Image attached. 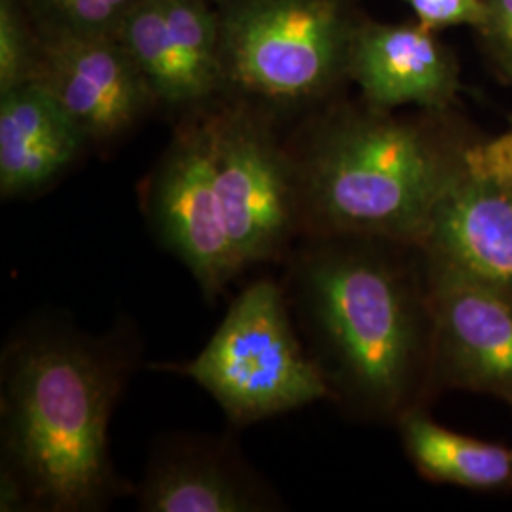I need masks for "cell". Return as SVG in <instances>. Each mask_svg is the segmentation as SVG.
I'll return each instance as SVG.
<instances>
[{
  "label": "cell",
  "mask_w": 512,
  "mask_h": 512,
  "mask_svg": "<svg viewBox=\"0 0 512 512\" xmlns=\"http://www.w3.org/2000/svg\"><path fill=\"white\" fill-rule=\"evenodd\" d=\"M291 255L289 306L330 399L395 421L433 397V315L423 251L384 239L306 238Z\"/></svg>",
  "instance_id": "6da1fadb"
},
{
  "label": "cell",
  "mask_w": 512,
  "mask_h": 512,
  "mask_svg": "<svg viewBox=\"0 0 512 512\" xmlns=\"http://www.w3.org/2000/svg\"><path fill=\"white\" fill-rule=\"evenodd\" d=\"M128 351L69 330L21 336L2 361V511H97L120 492L109 423Z\"/></svg>",
  "instance_id": "7a4b0ae2"
},
{
  "label": "cell",
  "mask_w": 512,
  "mask_h": 512,
  "mask_svg": "<svg viewBox=\"0 0 512 512\" xmlns=\"http://www.w3.org/2000/svg\"><path fill=\"white\" fill-rule=\"evenodd\" d=\"M467 145L389 116L342 112L293 156L300 236L384 239L420 247Z\"/></svg>",
  "instance_id": "3957f363"
},
{
  "label": "cell",
  "mask_w": 512,
  "mask_h": 512,
  "mask_svg": "<svg viewBox=\"0 0 512 512\" xmlns=\"http://www.w3.org/2000/svg\"><path fill=\"white\" fill-rule=\"evenodd\" d=\"M164 370L194 380L234 425L330 399L323 372L294 330L285 287L272 279L239 293L198 357Z\"/></svg>",
  "instance_id": "277c9868"
},
{
  "label": "cell",
  "mask_w": 512,
  "mask_h": 512,
  "mask_svg": "<svg viewBox=\"0 0 512 512\" xmlns=\"http://www.w3.org/2000/svg\"><path fill=\"white\" fill-rule=\"evenodd\" d=\"M219 19L222 84L249 97L306 103L348 74L342 0H234Z\"/></svg>",
  "instance_id": "5b68a950"
},
{
  "label": "cell",
  "mask_w": 512,
  "mask_h": 512,
  "mask_svg": "<svg viewBox=\"0 0 512 512\" xmlns=\"http://www.w3.org/2000/svg\"><path fill=\"white\" fill-rule=\"evenodd\" d=\"M217 188L239 268L275 262L300 236L293 156L251 107L213 116Z\"/></svg>",
  "instance_id": "8992f818"
},
{
  "label": "cell",
  "mask_w": 512,
  "mask_h": 512,
  "mask_svg": "<svg viewBox=\"0 0 512 512\" xmlns=\"http://www.w3.org/2000/svg\"><path fill=\"white\" fill-rule=\"evenodd\" d=\"M143 202L156 236L190 270L207 300L224 293L243 272L217 188L213 116L179 129Z\"/></svg>",
  "instance_id": "52a82bcc"
},
{
  "label": "cell",
  "mask_w": 512,
  "mask_h": 512,
  "mask_svg": "<svg viewBox=\"0 0 512 512\" xmlns=\"http://www.w3.org/2000/svg\"><path fill=\"white\" fill-rule=\"evenodd\" d=\"M433 315V393L461 389L512 408V296L423 253Z\"/></svg>",
  "instance_id": "ba28073f"
},
{
  "label": "cell",
  "mask_w": 512,
  "mask_h": 512,
  "mask_svg": "<svg viewBox=\"0 0 512 512\" xmlns=\"http://www.w3.org/2000/svg\"><path fill=\"white\" fill-rule=\"evenodd\" d=\"M40 80L90 143H110L139 122L154 93L118 35L54 33L38 59Z\"/></svg>",
  "instance_id": "9c48e42d"
},
{
  "label": "cell",
  "mask_w": 512,
  "mask_h": 512,
  "mask_svg": "<svg viewBox=\"0 0 512 512\" xmlns=\"http://www.w3.org/2000/svg\"><path fill=\"white\" fill-rule=\"evenodd\" d=\"M145 512H264L277 495L222 440L173 439L150 459L137 490Z\"/></svg>",
  "instance_id": "30bf717a"
},
{
  "label": "cell",
  "mask_w": 512,
  "mask_h": 512,
  "mask_svg": "<svg viewBox=\"0 0 512 512\" xmlns=\"http://www.w3.org/2000/svg\"><path fill=\"white\" fill-rule=\"evenodd\" d=\"M346 73L372 109L418 105L444 110L458 92L454 63L423 25L353 29Z\"/></svg>",
  "instance_id": "8fae6325"
},
{
  "label": "cell",
  "mask_w": 512,
  "mask_h": 512,
  "mask_svg": "<svg viewBox=\"0 0 512 512\" xmlns=\"http://www.w3.org/2000/svg\"><path fill=\"white\" fill-rule=\"evenodd\" d=\"M86 133L40 80L0 93V194L37 196L88 145Z\"/></svg>",
  "instance_id": "7c38bea8"
},
{
  "label": "cell",
  "mask_w": 512,
  "mask_h": 512,
  "mask_svg": "<svg viewBox=\"0 0 512 512\" xmlns=\"http://www.w3.org/2000/svg\"><path fill=\"white\" fill-rule=\"evenodd\" d=\"M420 249L512 296L511 194L463 167L440 198Z\"/></svg>",
  "instance_id": "4fadbf2b"
},
{
  "label": "cell",
  "mask_w": 512,
  "mask_h": 512,
  "mask_svg": "<svg viewBox=\"0 0 512 512\" xmlns=\"http://www.w3.org/2000/svg\"><path fill=\"white\" fill-rule=\"evenodd\" d=\"M395 425L406 458L425 480L486 494L512 490L509 446L461 435L433 420L425 406L406 410Z\"/></svg>",
  "instance_id": "5bb4252c"
},
{
  "label": "cell",
  "mask_w": 512,
  "mask_h": 512,
  "mask_svg": "<svg viewBox=\"0 0 512 512\" xmlns=\"http://www.w3.org/2000/svg\"><path fill=\"white\" fill-rule=\"evenodd\" d=\"M118 38L145 74L156 101L184 107L211 97L171 35L162 0H139L122 21Z\"/></svg>",
  "instance_id": "9a60e30c"
},
{
  "label": "cell",
  "mask_w": 512,
  "mask_h": 512,
  "mask_svg": "<svg viewBox=\"0 0 512 512\" xmlns=\"http://www.w3.org/2000/svg\"><path fill=\"white\" fill-rule=\"evenodd\" d=\"M54 19L55 33L118 35L122 21L139 0H38Z\"/></svg>",
  "instance_id": "2e32d148"
},
{
  "label": "cell",
  "mask_w": 512,
  "mask_h": 512,
  "mask_svg": "<svg viewBox=\"0 0 512 512\" xmlns=\"http://www.w3.org/2000/svg\"><path fill=\"white\" fill-rule=\"evenodd\" d=\"M38 59L14 0H0V93L35 80Z\"/></svg>",
  "instance_id": "e0dca14e"
},
{
  "label": "cell",
  "mask_w": 512,
  "mask_h": 512,
  "mask_svg": "<svg viewBox=\"0 0 512 512\" xmlns=\"http://www.w3.org/2000/svg\"><path fill=\"white\" fill-rule=\"evenodd\" d=\"M463 164L469 173L492 181L512 196V129L467 145Z\"/></svg>",
  "instance_id": "ac0fdd59"
},
{
  "label": "cell",
  "mask_w": 512,
  "mask_h": 512,
  "mask_svg": "<svg viewBox=\"0 0 512 512\" xmlns=\"http://www.w3.org/2000/svg\"><path fill=\"white\" fill-rule=\"evenodd\" d=\"M420 19V25L429 31L471 25L478 31L486 21L484 0H404Z\"/></svg>",
  "instance_id": "d6986e66"
},
{
  "label": "cell",
  "mask_w": 512,
  "mask_h": 512,
  "mask_svg": "<svg viewBox=\"0 0 512 512\" xmlns=\"http://www.w3.org/2000/svg\"><path fill=\"white\" fill-rule=\"evenodd\" d=\"M486 21L480 33L488 40L499 69L512 80V0H484Z\"/></svg>",
  "instance_id": "ffe728a7"
}]
</instances>
